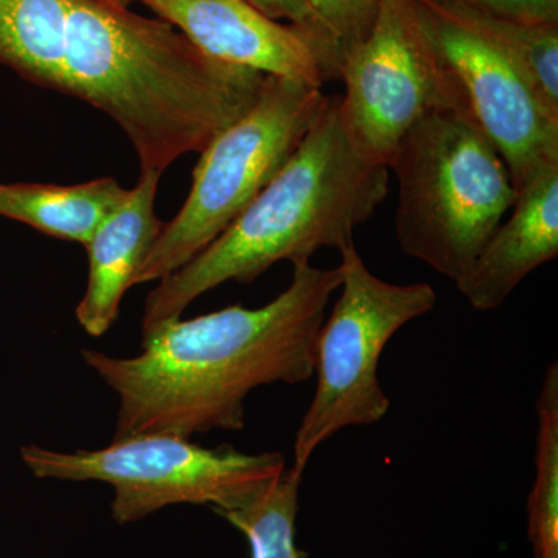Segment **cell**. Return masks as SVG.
I'll return each instance as SVG.
<instances>
[{
  "label": "cell",
  "instance_id": "10",
  "mask_svg": "<svg viewBox=\"0 0 558 558\" xmlns=\"http://www.w3.org/2000/svg\"><path fill=\"white\" fill-rule=\"evenodd\" d=\"M138 2L215 60L314 87L329 81L317 44L306 32L264 16L245 0Z\"/></svg>",
  "mask_w": 558,
  "mask_h": 558
},
{
  "label": "cell",
  "instance_id": "15",
  "mask_svg": "<svg viewBox=\"0 0 558 558\" xmlns=\"http://www.w3.org/2000/svg\"><path fill=\"white\" fill-rule=\"evenodd\" d=\"M535 480L527 498V537L534 558H558V363H549L537 403Z\"/></svg>",
  "mask_w": 558,
  "mask_h": 558
},
{
  "label": "cell",
  "instance_id": "13",
  "mask_svg": "<svg viewBox=\"0 0 558 558\" xmlns=\"http://www.w3.org/2000/svg\"><path fill=\"white\" fill-rule=\"evenodd\" d=\"M130 190L102 178L76 185L9 183L0 185V218L16 220L46 236L86 245Z\"/></svg>",
  "mask_w": 558,
  "mask_h": 558
},
{
  "label": "cell",
  "instance_id": "14",
  "mask_svg": "<svg viewBox=\"0 0 558 558\" xmlns=\"http://www.w3.org/2000/svg\"><path fill=\"white\" fill-rule=\"evenodd\" d=\"M68 10L69 0H0V64L62 94Z\"/></svg>",
  "mask_w": 558,
  "mask_h": 558
},
{
  "label": "cell",
  "instance_id": "1",
  "mask_svg": "<svg viewBox=\"0 0 558 558\" xmlns=\"http://www.w3.org/2000/svg\"><path fill=\"white\" fill-rule=\"evenodd\" d=\"M293 264L284 292L256 310L234 304L175 318L142 337L135 357L83 349L84 362L120 398L113 440L142 435L191 439L245 425V399L266 385L314 376V344L340 267Z\"/></svg>",
  "mask_w": 558,
  "mask_h": 558
},
{
  "label": "cell",
  "instance_id": "20",
  "mask_svg": "<svg viewBox=\"0 0 558 558\" xmlns=\"http://www.w3.org/2000/svg\"><path fill=\"white\" fill-rule=\"evenodd\" d=\"M446 5L458 7L508 17V20L558 24V0H436Z\"/></svg>",
  "mask_w": 558,
  "mask_h": 558
},
{
  "label": "cell",
  "instance_id": "7",
  "mask_svg": "<svg viewBox=\"0 0 558 558\" xmlns=\"http://www.w3.org/2000/svg\"><path fill=\"white\" fill-rule=\"evenodd\" d=\"M22 461L38 478L102 481L113 488L112 517L134 523L172 505L241 508L282 475L284 454H247L231 446L205 449L171 435L112 440L100 450L73 453L25 446Z\"/></svg>",
  "mask_w": 558,
  "mask_h": 558
},
{
  "label": "cell",
  "instance_id": "9",
  "mask_svg": "<svg viewBox=\"0 0 558 558\" xmlns=\"http://www.w3.org/2000/svg\"><path fill=\"white\" fill-rule=\"evenodd\" d=\"M450 98L478 126L519 189L546 161L558 160V116L526 72L492 40L436 0H414Z\"/></svg>",
  "mask_w": 558,
  "mask_h": 558
},
{
  "label": "cell",
  "instance_id": "6",
  "mask_svg": "<svg viewBox=\"0 0 558 558\" xmlns=\"http://www.w3.org/2000/svg\"><path fill=\"white\" fill-rule=\"evenodd\" d=\"M340 255L341 292L315 337L317 387L293 442L292 468L300 472L341 429L387 416L391 402L379 380L381 354L403 326L429 314L438 301L428 282L392 284L376 277L355 244Z\"/></svg>",
  "mask_w": 558,
  "mask_h": 558
},
{
  "label": "cell",
  "instance_id": "16",
  "mask_svg": "<svg viewBox=\"0 0 558 558\" xmlns=\"http://www.w3.org/2000/svg\"><path fill=\"white\" fill-rule=\"evenodd\" d=\"M440 5L515 61L526 72L550 112L558 116V24L508 20L446 3Z\"/></svg>",
  "mask_w": 558,
  "mask_h": 558
},
{
  "label": "cell",
  "instance_id": "5",
  "mask_svg": "<svg viewBox=\"0 0 558 558\" xmlns=\"http://www.w3.org/2000/svg\"><path fill=\"white\" fill-rule=\"evenodd\" d=\"M328 101L322 87L267 76L258 101L202 150L189 197L165 223L134 286L170 277L229 229L288 163Z\"/></svg>",
  "mask_w": 558,
  "mask_h": 558
},
{
  "label": "cell",
  "instance_id": "18",
  "mask_svg": "<svg viewBox=\"0 0 558 558\" xmlns=\"http://www.w3.org/2000/svg\"><path fill=\"white\" fill-rule=\"evenodd\" d=\"M377 5L374 0H312L339 70L349 47L368 33Z\"/></svg>",
  "mask_w": 558,
  "mask_h": 558
},
{
  "label": "cell",
  "instance_id": "12",
  "mask_svg": "<svg viewBox=\"0 0 558 558\" xmlns=\"http://www.w3.org/2000/svg\"><path fill=\"white\" fill-rule=\"evenodd\" d=\"M160 178L156 172H140L135 189L84 245L89 277L75 315L92 337L105 336L119 319L121 300L134 286L135 275L163 229L156 215Z\"/></svg>",
  "mask_w": 558,
  "mask_h": 558
},
{
  "label": "cell",
  "instance_id": "4",
  "mask_svg": "<svg viewBox=\"0 0 558 558\" xmlns=\"http://www.w3.org/2000/svg\"><path fill=\"white\" fill-rule=\"evenodd\" d=\"M388 170L400 250L458 284L515 202L505 160L464 110L442 106L411 128Z\"/></svg>",
  "mask_w": 558,
  "mask_h": 558
},
{
  "label": "cell",
  "instance_id": "17",
  "mask_svg": "<svg viewBox=\"0 0 558 558\" xmlns=\"http://www.w3.org/2000/svg\"><path fill=\"white\" fill-rule=\"evenodd\" d=\"M304 472L290 468L241 508L218 510L248 539L252 558H307L296 548V513Z\"/></svg>",
  "mask_w": 558,
  "mask_h": 558
},
{
  "label": "cell",
  "instance_id": "11",
  "mask_svg": "<svg viewBox=\"0 0 558 558\" xmlns=\"http://www.w3.org/2000/svg\"><path fill=\"white\" fill-rule=\"evenodd\" d=\"M510 211L454 284L473 310H498L527 275L557 258L558 160L532 171L517 189Z\"/></svg>",
  "mask_w": 558,
  "mask_h": 558
},
{
  "label": "cell",
  "instance_id": "19",
  "mask_svg": "<svg viewBox=\"0 0 558 558\" xmlns=\"http://www.w3.org/2000/svg\"><path fill=\"white\" fill-rule=\"evenodd\" d=\"M245 2H248L253 9L260 11L264 16L270 17V20L289 21L290 24L306 32L317 44L323 61H325L328 80H339V64H337L336 57L330 50L322 25H319L317 14H315L314 7H312V0H245Z\"/></svg>",
  "mask_w": 558,
  "mask_h": 558
},
{
  "label": "cell",
  "instance_id": "8",
  "mask_svg": "<svg viewBox=\"0 0 558 558\" xmlns=\"http://www.w3.org/2000/svg\"><path fill=\"white\" fill-rule=\"evenodd\" d=\"M339 80L341 128L363 160L381 167L425 113L454 106L414 0H379L368 33L344 53Z\"/></svg>",
  "mask_w": 558,
  "mask_h": 558
},
{
  "label": "cell",
  "instance_id": "21",
  "mask_svg": "<svg viewBox=\"0 0 558 558\" xmlns=\"http://www.w3.org/2000/svg\"><path fill=\"white\" fill-rule=\"evenodd\" d=\"M374 2H377V3H379V0H374Z\"/></svg>",
  "mask_w": 558,
  "mask_h": 558
},
{
  "label": "cell",
  "instance_id": "2",
  "mask_svg": "<svg viewBox=\"0 0 558 558\" xmlns=\"http://www.w3.org/2000/svg\"><path fill=\"white\" fill-rule=\"evenodd\" d=\"M130 2L69 0L62 94L116 121L140 172L161 175L240 120L267 76L208 57L167 21L131 11Z\"/></svg>",
  "mask_w": 558,
  "mask_h": 558
},
{
  "label": "cell",
  "instance_id": "3",
  "mask_svg": "<svg viewBox=\"0 0 558 558\" xmlns=\"http://www.w3.org/2000/svg\"><path fill=\"white\" fill-rule=\"evenodd\" d=\"M339 100L329 97L288 163L240 218L150 290L142 337L182 317L193 301L223 282L250 284L279 260H310L318 250L354 244V231L387 199L389 170L352 148Z\"/></svg>",
  "mask_w": 558,
  "mask_h": 558
}]
</instances>
